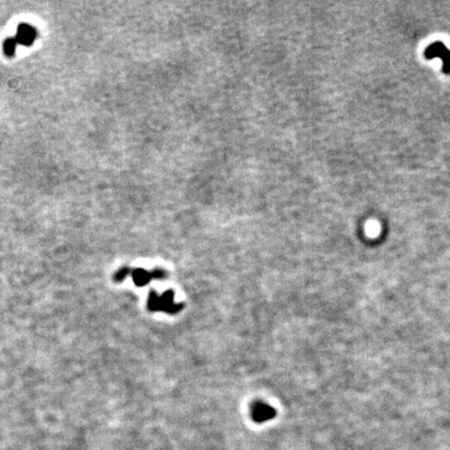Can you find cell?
Instances as JSON below:
<instances>
[{
  "instance_id": "cell-1",
  "label": "cell",
  "mask_w": 450,
  "mask_h": 450,
  "mask_svg": "<svg viewBox=\"0 0 450 450\" xmlns=\"http://www.w3.org/2000/svg\"><path fill=\"white\" fill-rule=\"evenodd\" d=\"M148 307L151 310H163L169 314H175L180 309L181 304L174 302V293L172 291H166L162 295L152 291L148 298Z\"/></svg>"
},
{
  "instance_id": "cell-2",
  "label": "cell",
  "mask_w": 450,
  "mask_h": 450,
  "mask_svg": "<svg viewBox=\"0 0 450 450\" xmlns=\"http://www.w3.org/2000/svg\"><path fill=\"white\" fill-rule=\"evenodd\" d=\"M424 56L428 59H434L436 57L441 58L443 61V72L450 73V50L443 44L442 42L438 41L428 46L424 51Z\"/></svg>"
},
{
  "instance_id": "cell-3",
  "label": "cell",
  "mask_w": 450,
  "mask_h": 450,
  "mask_svg": "<svg viewBox=\"0 0 450 450\" xmlns=\"http://www.w3.org/2000/svg\"><path fill=\"white\" fill-rule=\"evenodd\" d=\"M276 416V411L273 406L265 402L256 401L251 406V418L256 423H264L269 421Z\"/></svg>"
},
{
  "instance_id": "cell-4",
  "label": "cell",
  "mask_w": 450,
  "mask_h": 450,
  "mask_svg": "<svg viewBox=\"0 0 450 450\" xmlns=\"http://www.w3.org/2000/svg\"><path fill=\"white\" fill-rule=\"evenodd\" d=\"M37 37V31L34 26L30 24H20L17 29L16 41L18 44L29 46L35 42Z\"/></svg>"
},
{
  "instance_id": "cell-5",
  "label": "cell",
  "mask_w": 450,
  "mask_h": 450,
  "mask_svg": "<svg viewBox=\"0 0 450 450\" xmlns=\"http://www.w3.org/2000/svg\"><path fill=\"white\" fill-rule=\"evenodd\" d=\"M134 282L137 286H145L150 281H152L153 278H164L166 277V273L163 270H154L152 272H148L143 269H136L132 272Z\"/></svg>"
},
{
  "instance_id": "cell-6",
  "label": "cell",
  "mask_w": 450,
  "mask_h": 450,
  "mask_svg": "<svg viewBox=\"0 0 450 450\" xmlns=\"http://www.w3.org/2000/svg\"><path fill=\"white\" fill-rule=\"evenodd\" d=\"M17 46H18V43H17L15 38L6 39L5 42H4V44H3V49H4L5 55L6 56H13L14 53H15V51H16Z\"/></svg>"
},
{
  "instance_id": "cell-7",
  "label": "cell",
  "mask_w": 450,
  "mask_h": 450,
  "mask_svg": "<svg viewBox=\"0 0 450 450\" xmlns=\"http://www.w3.org/2000/svg\"><path fill=\"white\" fill-rule=\"evenodd\" d=\"M130 272H131V270L128 269V268H122L121 270H119V271L117 272V274H116V281H117V282H122V281L124 280V278H125L128 274H130Z\"/></svg>"
}]
</instances>
